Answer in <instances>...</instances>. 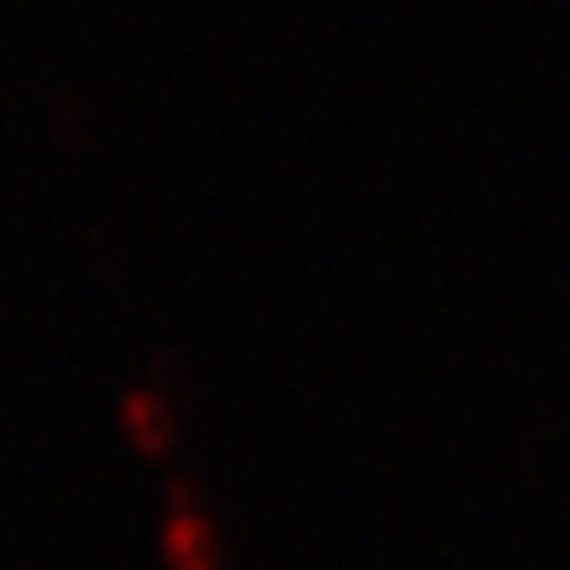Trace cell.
<instances>
[{"mask_svg":"<svg viewBox=\"0 0 570 570\" xmlns=\"http://www.w3.org/2000/svg\"><path fill=\"white\" fill-rule=\"evenodd\" d=\"M157 551H163L167 570H224L219 528H214L205 513H181V519H167Z\"/></svg>","mask_w":570,"mask_h":570,"instance_id":"obj_1","label":"cell"},{"mask_svg":"<svg viewBox=\"0 0 570 570\" xmlns=\"http://www.w3.org/2000/svg\"><path fill=\"white\" fill-rule=\"evenodd\" d=\"M119 423H124V438L148 456H167L176 448V414L157 390H129L119 404Z\"/></svg>","mask_w":570,"mask_h":570,"instance_id":"obj_2","label":"cell"},{"mask_svg":"<svg viewBox=\"0 0 570 570\" xmlns=\"http://www.w3.org/2000/svg\"><path fill=\"white\" fill-rule=\"evenodd\" d=\"M167 504H171V519H181V513H205L200 490H195V480H186V475L167 480Z\"/></svg>","mask_w":570,"mask_h":570,"instance_id":"obj_3","label":"cell"}]
</instances>
